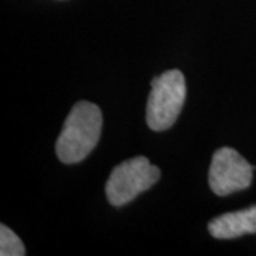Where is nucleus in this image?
Listing matches in <instances>:
<instances>
[{"label": "nucleus", "instance_id": "f257e3e1", "mask_svg": "<svg viewBox=\"0 0 256 256\" xmlns=\"http://www.w3.org/2000/svg\"><path fill=\"white\" fill-rule=\"evenodd\" d=\"M102 116L101 110L90 101L74 104L66 118L63 131L56 142V152L64 164L82 161L100 140Z\"/></svg>", "mask_w": 256, "mask_h": 256}, {"label": "nucleus", "instance_id": "f03ea898", "mask_svg": "<svg viewBox=\"0 0 256 256\" xmlns=\"http://www.w3.org/2000/svg\"><path fill=\"white\" fill-rule=\"evenodd\" d=\"M146 102V124L154 131L168 130L178 118L186 97L185 77L180 70H170L151 82Z\"/></svg>", "mask_w": 256, "mask_h": 256}, {"label": "nucleus", "instance_id": "7ed1b4c3", "mask_svg": "<svg viewBox=\"0 0 256 256\" xmlns=\"http://www.w3.org/2000/svg\"><path fill=\"white\" fill-rule=\"evenodd\" d=\"M161 171L146 156H134L117 165L106 184V195L111 205L122 206L160 180Z\"/></svg>", "mask_w": 256, "mask_h": 256}, {"label": "nucleus", "instance_id": "20e7f679", "mask_svg": "<svg viewBox=\"0 0 256 256\" xmlns=\"http://www.w3.org/2000/svg\"><path fill=\"white\" fill-rule=\"evenodd\" d=\"M255 166L248 162L234 148L222 146L212 156L210 166V186L214 194L225 196L244 191L252 182Z\"/></svg>", "mask_w": 256, "mask_h": 256}, {"label": "nucleus", "instance_id": "39448f33", "mask_svg": "<svg viewBox=\"0 0 256 256\" xmlns=\"http://www.w3.org/2000/svg\"><path fill=\"white\" fill-rule=\"evenodd\" d=\"M208 230L216 239H234L256 234V205L216 216L210 222Z\"/></svg>", "mask_w": 256, "mask_h": 256}, {"label": "nucleus", "instance_id": "423d86ee", "mask_svg": "<svg viewBox=\"0 0 256 256\" xmlns=\"http://www.w3.org/2000/svg\"><path fill=\"white\" fill-rule=\"evenodd\" d=\"M0 255L2 256H23L26 255L24 245L18 235L8 226H0Z\"/></svg>", "mask_w": 256, "mask_h": 256}]
</instances>
